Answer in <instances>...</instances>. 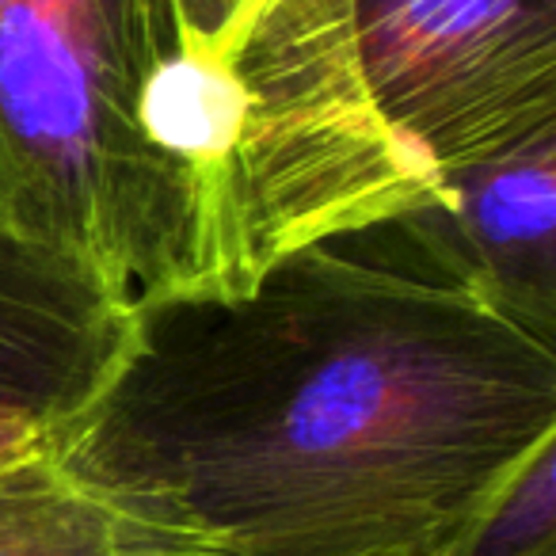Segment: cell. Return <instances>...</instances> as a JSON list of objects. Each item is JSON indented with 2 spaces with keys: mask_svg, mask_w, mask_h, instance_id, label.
Masks as SVG:
<instances>
[{
  "mask_svg": "<svg viewBox=\"0 0 556 556\" xmlns=\"http://www.w3.org/2000/svg\"><path fill=\"white\" fill-rule=\"evenodd\" d=\"M548 434L556 328L469 282L408 210L244 294L138 313L50 457L206 556H419Z\"/></svg>",
  "mask_w": 556,
  "mask_h": 556,
  "instance_id": "1",
  "label": "cell"
},
{
  "mask_svg": "<svg viewBox=\"0 0 556 556\" xmlns=\"http://www.w3.org/2000/svg\"><path fill=\"white\" fill-rule=\"evenodd\" d=\"M381 123L431 172L556 130V0H351Z\"/></svg>",
  "mask_w": 556,
  "mask_h": 556,
  "instance_id": "3",
  "label": "cell"
},
{
  "mask_svg": "<svg viewBox=\"0 0 556 556\" xmlns=\"http://www.w3.org/2000/svg\"><path fill=\"white\" fill-rule=\"evenodd\" d=\"M434 556H556V434L541 439Z\"/></svg>",
  "mask_w": 556,
  "mask_h": 556,
  "instance_id": "7",
  "label": "cell"
},
{
  "mask_svg": "<svg viewBox=\"0 0 556 556\" xmlns=\"http://www.w3.org/2000/svg\"><path fill=\"white\" fill-rule=\"evenodd\" d=\"M439 191L412 210L431 244L469 282L556 328V130L446 168Z\"/></svg>",
  "mask_w": 556,
  "mask_h": 556,
  "instance_id": "5",
  "label": "cell"
},
{
  "mask_svg": "<svg viewBox=\"0 0 556 556\" xmlns=\"http://www.w3.org/2000/svg\"><path fill=\"white\" fill-rule=\"evenodd\" d=\"M419 556H434V553H419Z\"/></svg>",
  "mask_w": 556,
  "mask_h": 556,
  "instance_id": "9",
  "label": "cell"
},
{
  "mask_svg": "<svg viewBox=\"0 0 556 556\" xmlns=\"http://www.w3.org/2000/svg\"><path fill=\"white\" fill-rule=\"evenodd\" d=\"M54 427L24 416H0V469L4 465L27 462V457L50 454L54 446Z\"/></svg>",
  "mask_w": 556,
  "mask_h": 556,
  "instance_id": "8",
  "label": "cell"
},
{
  "mask_svg": "<svg viewBox=\"0 0 556 556\" xmlns=\"http://www.w3.org/2000/svg\"><path fill=\"white\" fill-rule=\"evenodd\" d=\"M431 202L351 0H0V229L130 317Z\"/></svg>",
  "mask_w": 556,
  "mask_h": 556,
  "instance_id": "2",
  "label": "cell"
},
{
  "mask_svg": "<svg viewBox=\"0 0 556 556\" xmlns=\"http://www.w3.org/2000/svg\"><path fill=\"white\" fill-rule=\"evenodd\" d=\"M130 320L85 267L0 229V416L62 431L123 355Z\"/></svg>",
  "mask_w": 556,
  "mask_h": 556,
  "instance_id": "4",
  "label": "cell"
},
{
  "mask_svg": "<svg viewBox=\"0 0 556 556\" xmlns=\"http://www.w3.org/2000/svg\"><path fill=\"white\" fill-rule=\"evenodd\" d=\"M0 556H206L130 522L73 484L50 454L0 469Z\"/></svg>",
  "mask_w": 556,
  "mask_h": 556,
  "instance_id": "6",
  "label": "cell"
}]
</instances>
